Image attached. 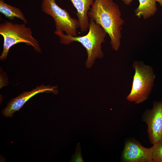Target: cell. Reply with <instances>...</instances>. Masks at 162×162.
<instances>
[{
    "label": "cell",
    "instance_id": "4",
    "mask_svg": "<svg viewBox=\"0 0 162 162\" xmlns=\"http://www.w3.org/2000/svg\"><path fill=\"white\" fill-rule=\"evenodd\" d=\"M135 70L131 89L126 99L139 104L146 100L152 91L155 78L152 68L141 61H135Z\"/></svg>",
    "mask_w": 162,
    "mask_h": 162
},
{
    "label": "cell",
    "instance_id": "6",
    "mask_svg": "<svg viewBox=\"0 0 162 162\" xmlns=\"http://www.w3.org/2000/svg\"><path fill=\"white\" fill-rule=\"evenodd\" d=\"M150 142L154 144L162 140V101L155 102L153 108L147 111L144 117Z\"/></svg>",
    "mask_w": 162,
    "mask_h": 162
},
{
    "label": "cell",
    "instance_id": "8",
    "mask_svg": "<svg viewBox=\"0 0 162 162\" xmlns=\"http://www.w3.org/2000/svg\"><path fill=\"white\" fill-rule=\"evenodd\" d=\"M152 148H146L133 141L127 142L122 155V160L126 162H152Z\"/></svg>",
    "mask_w": 162,
    "mask_h": 162
},
{
    "label": "cell",
    "instance_id": "11",
    "mask_svg": "<svg viewBox=\"0 0 162 162\" xmlns=\"http://www.w3.org/2000/svg\"><path fill=\"white\" fill-rule=\"evenodd\" d=\"M0 12L10 20H14L16 17L20 19L25 24L28 23V21L20 9L8 4L3 0H0Z\"/></svg>",
    "mask_w": 162,
    "mask_h": 162
},
{
    "label": "cell",
    "instance_id": "1",
    "mask_svg": "<svg viewBox=\"0 0 162 162\" xmlns=\"http://www.w3.org/2000/svg\"><path fill=\"white\" fill-rule=\"evenodd\" d=\"M88 16L106 31L110 38L112 49L118 50L124 22L118 5L113 0H94Z\"/></svg>",
    "mask_w": 162,
    "mask_h": 162
},
{
    "label": "cell",
    "instance_id": "13",
    "mask_svg": "<svg viewBox=\"0 0 162 162\" xmlns=\"http://www.w3.org/2000/svg\"><path fill=\"white\" fill-rule=\"evenodd\" d=\"M71 161L74 162H84L81 154L80 145L79 143H77L76 145V151L72 156Z\"/></svg>",
    "mask_w": 162,
    "mask_h": 162
},
{
    "label": "cell",
    "instance_id": "5",
    "mask_svg": "<svg viewBox=\"0 0 162 162\" xmlns=\"http://www.w3.org/2000/svg\"><path fill=\"white\" fill-rule=\"evenodd\" d=\"M56 1L42 0V11L53 19L56 28L55 32H65L68 35L77 36V29L79 28L78 19L71 17L66 10L57 5Z\"/></svg>",
    "mask_w": 162,
    "mask_h": 162
},
{
    "label": "cell",
    "instance_id": "9",
    "mask_svg": "<svg viewBox=\"0 0 162 162\" xmlns=\"http://www.w3.org/2000/svg\"><path fill=\"white\" fill-rule=\"evenodd\" d=\"M72 2L77 11L76 15L79 21V28L82 32L88 29L89 19L88 12L94 0H69Z\"/></svg>",
    "mask_w": 162,
    "mask_h": 162
},
{
    "label": "cell",
    "instance_id": "15",
    "mask_svg": "<svg viewBox=\"0 0 162 162\" xmlns=\"http://www.w3.org/2000/svg\"><path fill=\"white\" fill-rule=\"evenodd\" d=\"M156 2H158L160 5L162 6V0H155Z\"/></svg>",
    "mask_w": 162,
    "mask_h": 162
},
{
    "label": "cell",
    "instance_id": "7",
    "mask_svg": "<svg viewBox=\"0 0 162 162\" xmlns=\"http://www.w3.org/2000/svg\"><path fill=\"white\" fill-rule=\"evenodd\" d=\"M56 86L41 84L31 91L24 92L16 97L12 99L2 110V114L5 117H12L14 113L19 111L30 98L41 93H57Z\"/></svg>",
    "mask_w": 162,
    "mask_h": 162
},
{
    "label": "cell",
    "instance_id": "2",
    "mask_svg": "<svg viewBox=\"0 0 162 162\" xmlns=\"http://www.w3.org/2000/svg\"><path fill=\"white\" fill-rule=\"evenodd\" d=\"M60 38V42L68 45L74 42H78L85 48L87 58L85 65L88 68H91L96 58L104 56L101 45L105 41L107 34L103 28L93 20L89 19L88 32L83 36H73L66 35L62 32H54Z\"/></svg>",
    "mask_w": 162,
    "mask_h": 162
},
{
    "label": "cell",
    "instance_id": "3",
    "mask_svg": "<svg viewBox=\"0 0 162 162\" xmlns=\"http://www.w3.org/2000/svg\"><path fill=\"white\" fill-rule=\"evenodd\" d=\"M0 34L4 38L3 50L0 56L2 61L7 58L10 48L19 43L32 46L37 52H42L38 41L32 36L31 28L24 23L19 24L5 21L0 24Z\"/></svg>",
    "mask_w": 162,
    "mask_h": 162
},
{
    "label": "cell",
    "instance_id": "12",
    "mask_svg": "<svg viewBox=\"0 0 162 162\" xmlns=\"http://www.w3.org/2000/svg\"><path fill=\"white\" fill-rule=\"evenodd\" d=\"M152 148V162H162V140L153 144Z\"/></svg>",
    "mask_w": 162,
    "mask_h": 162
},
{
    "label": "cell",
    "instance_id": "14",
    "mask_svg": "<svg viewBox=\"0 0 162 162\" xmlns=\"http://www.w3.org/2000/svg\"><path fill=\"white\" fill-rule=\"evenodd\" d=\"M133 0H122L124 4L128 5H129Z\"/></svg>",
    "mask_w": 162,
    "mask_h": 162
},
{
    "label": "cell",
    "instance_id": "10",
    "mask_svg": "<svg viewBox=\"0 0 162 162\" xmlns=\"http://www.w3.org/2000/svg\"><path fill=\"white\" fill-rule=\"evenodd\" d=\"M139 5L134 10L136 16H142L145 19L150 17L156 13L157 8L155 0H138Z\"/></svg>",
    "mask_w": 162,
    "mask_h": 162
}]
</instances>
